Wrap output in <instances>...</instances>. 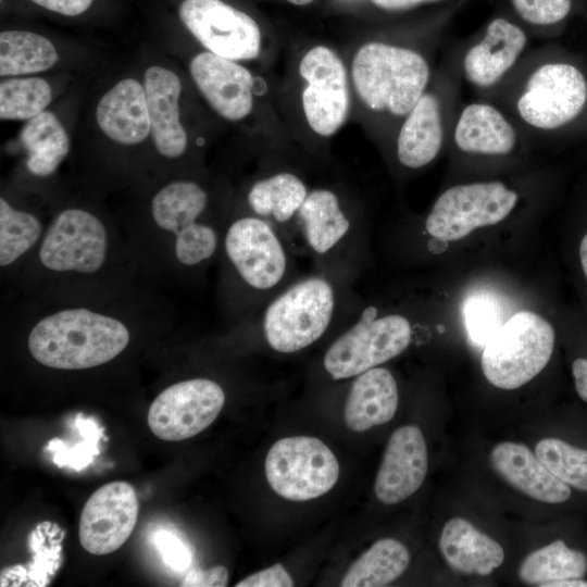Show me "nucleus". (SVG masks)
Listing matches in <instances>:
<instances>
[{"label":"nucleus","instance_id":"6e6552de","mask_svg":"<svg viewBox=\"0 0 587 587\" xmlns=\"http://www.w3.org/2000/svg\"><path fill=\"white\" fill-rule=\"evenodd\" d=\"M270 487L284 499L308 501L328 492L339 477V463L319 438L285 437L275 441L265 457Z\"/></svg>","mask_w":587,"mask_h":587},{"label":"nucleus","instance_id":"ea45409f","mask_svg":"<svg viewBox=\"0 0 587 587\" xmlns=\"http://www.w3.org/2000/svg\"><path fill=\"white\" fill-rule=\"evenodd\" d=\"M36 4L62 15L75 16L89 9L93 0H32Z\"/></svg>","mask_w":587,"mask_h":587},{"label":"nucleus","instance_id":"c756f323","mask_svg":"<svg viewBox=\"0 0 587 587\" xmlns=\"http://www.w3.org/2000/svg\"><path fill=\"white\" fill-rule=\"evenodd\" d=\"M58 59L53 43L41 35L26 30H3L0 34L1 76L43 72Z\"/></svg>","mask_w":587,"mask_h":587},{"label":"nucleus","instance_id":"6ab92c4d","mask_svg":"<svg viewBox=\"0 0 587 587\" xmlns=\"http://www.w3.org/2000/svg\"><path fill=\"white\" fill-rule=\"evenodd\" d=\"M143 87L155 149L165 158H179L186 151L187 135L179 118L182 83L178 76L153 65L145 73Z\"/></svg>","mask_w":587,"mask_h":587},{"label":"nucleus","instance_id":"37998d69","mask_svg":"<svg viewBox=\"0 0 587 587\" xmlns=\"http://www.w3.org/2000/svg\"><path fill=\"white\" fill-rule=\"evenodd\" d=\"M546 587H587V582L580 578H567L549 583Z\"/></svg>","mask_w":587,"mask_h":587},{"label":"nucleus","instance_id":"4468645a","mask_svg":"<svg viewBox=\"0 0 587 587\" xmlns=\"http://www.w3.org/2000/svg\"><path fill=\"white\" fill-rule=\"evenodd\" d=\"M299 72L307 83L302 108L308 125L320 136L334 135L349 110L347 73L341 59L330 48L316 46L301 59Z\"/></svg>","mask_w":587,"mask_h":587},{"label":"nucleus","instance_id":"4c0bfd02","mask_svg":"<svg viewBox=\"0 0 587 587\" xmlns=\"http://www.w3.org/2000/svg\"><path fill=\"white\" fill-rule=\"evenodd\" d=\"M236 587H291L294 580L282 564H274L267 569L255 572L242 580Z\"/></svg>","mask_w":587,"mask_h":587},{"label":"nucleus","instance_id":"c03bdc74","mask_svg":"<svg viewBox=\"0 0 587 587\" xmlns=\"http://www.w3.org/2000/svg\"><path fill=\"white\" fill-rule=\"evenodd\" d=\"M579 260L582 264V270L587 280V233L579 243Z\"/></svg>","mask_w":587,"mask_h":587},{"label":"nucleus","instance_id":"f704fd0d","mask_svg":"<svg viewBox=\"0 0 587 587\" xmlns=\"http://www.w3.org/2000/svg\"><path fill=\"white\" fill-rule=\"evenodd\" d=\"M463 315L470 340L480 347H485L502 325L498 302L487 296L467 299Z\"/></svg>","mask_w":587,"mask_h":587},{"label":"nucleus","instance_id":"79ce46f5","mask_svg":"<svg viewBox=\"0 0 587 587\" xmlns=\"http://www.w3.org/2000/svg\"><path fill=\"white\" fill-rule=\"evenodd\" d=\"M432 0H372V2L385 10H403Z\"/></svg>","mask_w":587,"mask_h":587},{"label":"nucleus","instance_id":"a878e982","mask_svg":"<svg viewBox=\"0 0 587 587\" xmlns=\"http://www.w3.org/2000/svg\"><path fill=\"white\" fill-rule=\"evenodd\" d=\"M454 141L465 152L504 155L515 148L516 133L497 108L475 102L462 110L454 128Z\"/></svg>","mask_w":587,"mask_h":587},{"label":"nucleus","instance_id":"a18cd8bd","mask_svg":"<svg viewBox=\"0 0 587 587\" xmlns=\"http://www.w3.org/2000/svg\"><path fill=\"white\" fill-rule=\"evenodd\" d=\"M287 1L296 5H307V4H310L313 0H287Z\"/></svg>","mask_w":587,"mask_h":587},{"label":"nucleus","instance_id":"c85d7f7f","mask_svg":"<svg viewBox=\"0 0 587 587\" xmlns=\"http://www.w3.org/2000/svg\"><path fill=\"white\" fill-rule=\"evenodd\" d=\"M410 552L397 539L382 538L362 553L345 573L342 587H382L396 580L408 567Z\"/></svg>","mask_w":587,"mask_h":587},{"label":"nucleus","instance_id":"ddd939ff","mask_svg":"<svg viewBox=\"0 0 587 587\" xmlns=\"http://www.w3.org/2000/svg\"><path fill=\"white\" fill-rule=\"evenodd\" d=\"M178 14L208 51L233 61L259 57L261 32L257 22L245 12L222 0H184Z\"/></svg>","mask_w":587,"mask_h":587},{"label":"nucleus","instance_id":"412c9836","mask_svg":"<svg viewBox=\"0 0 587 587\" xmlns=\"http://www.w3.org/2000/svg\"><path fill=\"white\" fill-rule=\"evenodd\" d=\"M526 42V35L517 25L501 17L492 20L484 38L464 55L466 80L480 88L495 85L514 65Z\"/></svg>","mask_w":587,"mask_h":587},{"label":"nucleus","instance_id":"4be33fe9","mask_svg":"<svg viewBox=\"0 0 587 587\" xmlns=\"http://www.w3.org/2000/svg\"><path fill=\"white\" fill-rule=\"evenodd\" d=\"M100 129L113 141L132 146L150 134V117L145 87L136 79L126 78L108 90L96 110Z\"/></svg>","mask_w":587,"mask_h":587},{"label":"nucleus","instance_id":"cd10ccee","mask_svg":"<svg viewBox=\"0 0 587 587\" xmlns=\"http://www.w3.org/2000/svg\"><path fill=\"white\" fill-rule=\"evenodd\" d=\"M20 140L27 151L28 171L41 177L54 173L70 150L67 133L50 111L27 120L20 133Z\"/></svg>","mask_w":587,"mask_h":587},{"label":"nucleus","instance_id":"9b49d317","mask_svg":"<svg viewBox=\"0 0 587 587\" xmlns=\"http://www.w3.org/2000/svg\"><path fill=\"white\" fill-rule=\"evenodd\" d=\"M587 102V82L572 64L552 62L537 67L516 101L528 125L552 130L573 121Z\"/></svg>","mask_w":587,"mask_h":587},{"label":"nucleus","instance_id":"0eeeda50","mask_svg":"<svg viewBox=\"0 0 587 587\" xmlns=\"http://www.w3.org/2000/svg\"><path fill=\"white\" fill-rule=\"evenodd\" d=\"M207 207V191L192 180L172 182L152 198L153 221L159 228L172 234L174 254L183 266H199L211 260L220 248L218 230L201 220Z\"/></svg>","mask_w":587,"mask_h":587},{"label":"nucleus","instance_id":"a19ab883","mask_svg":"<svg viewBox=\"0 0 587 587\" xmlns=\"http://www.w3.org/2000/svg\"><path fill=\"white\" fill-rule=\"evenodd\" d=\"M572 373L578 396L587 402V359H576L572 364Z\"/></svg>","mask_w":587,"mask_h":587},{"label":"nucleus","instance_id":"39448f33","mask_svg":"<svg viewBox=\"0 0 587 587\" xmlns=\"http://www.w3.org/2000/svg\"><path fill=\"white\" fill-rule=\"evenodd\" d=\"M554 340V329L547 320L534 312H519L485 345L480 360L483 373L500 389H516L545 369Z\"/></svg>","mask_w":587,"mask_h":587},{"label":"nucleus","instance_id":"7c9ffc66","mask_svg":"<svg viewBox=\"0 0 587 587\" xmlns=\"http://www.w3.org/2000/svg\"><path fill=\"white\" fill-rule=\"evenodd\" d=\"M587 572V558L558 539L528 554L519 569L520 579L527 585L542 586L567 578H582Z\"/></svg>","mask_w":587,"mask_h":587},{"label":"nucleus","instance_id":"bb28decb","mask_svg":"<svg viewBox=\"0 0 587 587\" xmlns=\"http://www.w3.org/2000/svg\"><path fill=\"white\" fill-rule=\"evenodd\" d=\"M309 189L301 177L291 172H277L255 182L247 202L253 214L266 220L283 235L305 200Z\"/></svg>","mask_w":587,"mask_h":587},{"label":"nucleus","instance_id":"5701e85b","mask_svg":"<svg viewBox=\"0 0 587 587\" xmlns=\"http://www.w3.org/2000/svg\"><path fill=\"white\" fill-rule=\"evenodd\" d=\"M398 402V386L390 371L382 366L370 369L354 376L344 405L345 423L353 432H366L388 423Z\"/></svg>","mask_w":587,"mask_h":587},{"label":"nucleus","instance_id":"aec40b11","mask_svg":"<svg viewBox=\"0 0 587 587\" xmlns=\"http://www.w3.org/2000/svg\"><path fill=\"white\" fill-rule=\"evenodd\" d=\"M490 462L505 482L537 501L561 503L571 496L569 485L523 444L505 441L497 445L490 453Z\"/></svg>","mask_w":587,"mask_h":587},{"label":"nucleus","instance_id":"f8f14e48","mask_svg":"<svg viewBox=\"0 0 587 587\" xmlns=\"http://www.w3.org/2000/svg\"><path fill=\"white\" fill-rule=\"evenodd\" d=\"M225 392L214 380L192 378L161 391L148 411V426L160 439L179 441L198 435L217 417Z\"/></svg>","mask_w":587,"mask_h":587},{"label":"nucleus","instance_id":"2eb2a0df","mask_svg":"<svg viewBox=\"0 0 587 587\" xmlns=\"http://www.w3.org/2000/svg\"><path fill=\"white\" fill-rule=\"evenodd\" d=\"M138 511L132 485L117 480L101 486L82 510L78 529L82 547L95 555L117 550L133 533Z\"/></svg>","mask_w":587,"mask_h":587},{"label":"nucleus","instance_id":"473e14b6","mask_svg":"<svg viewBox=\"0 0 587 587\" xmlns=\"http://www.w3.org/2000/svg\"><path fill=\"white\" fill-rule=\"evenodd\" d=\"M52 90L41 77L9 78L0 83L1 120H29L49 105Z\"/></svg>","mask_w":587,"mask_h":587},{"label":"nucleus","instance_id":"c9c22d12","mask_svg":"<svg viewBox=\"0 0 587 587\" xmlns=\"http://www.w3.org/2000/svg\"><path fill=\"white\" fill-rule=\"evenodd\" d=\"M517 14L534 25H551L571 11L572 0H511Z\"/></svg>","mask_w":587,"mask_h":587},{"label":"nucleus","instance_id":"7ed1b4c3","mask_svg":"<svg viewBox=\"0 0 587 587\" xmlns=\"http://www.w3.org/2000/svg\"><path fill=\"white\" fill-rule=\"evenodd\" d=\"M351 75L359 98L369 109L403 116L424 95L430 72L419 52L372 41L355 52Z\"/></svg>","mask_w":587,"mask_h":587},{"label":"nucleus","instance_id":"58836bf2","mask_svg":"<svg viewBox=\"0 0 587 587\" xmlns=\"http://www.w3.org/2000/svg\"><path fill=\"white\" fill-rule=\"evenodd\" d=\"M227 583V569L223 565H216L207 570H195L189 572L180 585L188 587H224Z\"/></svg>","mask_w":587,"mask_h":587},{"label":"nucleus","instance_id":"1a4fd4ad","mask_svg":"<svg viewBox=\"0 0 587 587\" xmlns=\"http://www.w3.org/2000/svg\"><path fill=\"white\" fill-rule=\"evenodd\" d=\"M517 193L501 182L457 185L435 201L425 221L433 238L454 241L473 229L495 225L507 217L517 201Z\"/></svg>","mask_w":587,"mask_h":587},{"label":"nucleus","instance_id":"9d476101","mask_svg":"<svg viewBox=\"0 0 587 587\" xmlns=\"http://www.w3.org/2000/svg\"><path fill=\"white\" fill-rule=\"evenodd\" d=\"M108 253L109 234L102 221L87 210L70 208L51 221L38 257L51 272L92 274L104 265Z\"/></svg>","mask_w":587,"mask_h":587},{"label":"nucleus","instance_id":"dca6fc26","mask_svg":"<svg viewBox=\"0 0 587 587\" xmlns=\"http://www.w3.org/2000/svg\"><path fill=\"white\" fill-rule=\"evenodd\" d=\"M289 240L299 243L322 264L333 263L337 255L355 241V223L339 196L329 188H314L300 207Z\"/></svg>","mask_w":587,"mask_h":587},{"label":"nucleus","instance_id":"423d86ee","mask_svg":"<svg viewBox=\"0 0 587 587\" xmlns=\"http://www.w3.org/2000/svg\"><path fill=\"white\" fill-rule=\"evenodd\" d=\"M353 323L327 348L323 366L333 380L352 378L401 354L412 340L408 317L379 314L376 305L362 309Z\"/></svg>","mask_w":587,"mask_h":587},{"label":"nucleus","instance_id":"e433bc0d","mask_svg":"<svg viewBox=\"0 0 587 587\" xmlns=\"http://www.w3.org/2000/svg\"><path fill=\"white\" fill-rule=\"evenodd\" d=\"M154 544L163 561L173 570L183 571L189 565V551L174 534L167 530H159L154 535Z\"/></svg>","mask_w":587,"mask_h":587},{"label":"nucleus","instance_id":"72a5a7b5","mask_svg":"<svg viewBox=\"0 0 587 587\" xmlns=\"http://www.w3.org/2000/svg\"><path fill=\"white\" fill-rule=\"evenodd\" d=\"M540 461L562 482L587 491V450L558 438H545L535 447Z\"/></svg>","mask_w":587,"mask_h":587},{"label":"nucleus","instance_id":"2f4dec72","mask_svg":"<svg viewBox=\"0 0 587 587\" xmlns=\"http://www.w3.org/2000/svg\"><path fill=\"white\" fill-rule=\"evenodd\" d=\"M42 235L39 218L26 211L13 208L0 199V266L13 264L29 251Z\"/></svg>","mask_w":587,"mask_h":587},{"label":"nucleus","instance_id":"20e7f679","mask_svg":"<svg viewBox=\"0 0 587 587\" xmlns=\"http://www.w3.org/2000/svg\"><path fill=\"white\" fill-rule=\"evenodd\" d=\"M222 248L241 285L264 304L295 279L290 246L274 225L255 214L234 220L224 232Z\"/></svg>","mask_w":587,"mask_h":587},{"label":"nucleus","instance_id":"f257e3e1","mask_svg":"<svg viewBox=\"0 0 587 587\" xmlns=\"http://www.w3.org/2000/svg\"><path fill=\"white\" fill-rule=\"evenodd\" d=\"M345 314V276L322 270L295 278L263 307L258 320L266 345L289 354L320 340Z\"/></svg>","mask_w":587,"mask_h":587},{"label":"nucleus","instance_id":"f3484780","mask_svg":"<svg viewBox=\"0 0 587 587\" xmlns=\"http://www.w3.org/2000/svg\"><path fill=\"white\" fill-rule=\"evenodd\" d=\"M189 71L201 95L218 115L237 122L251 113L254 83L245 66L205 51L192 58Z\"/></svg>","mask_w":587,"mask_h":587},{"label":"nucleus","instance_id":"f03ea898","mask_svg":"<svg viewBox=\"0 0 587 587\" xmlns=\"http://www.w3.org/2000/svg\"><path fill=\"white\" fill-rule=\"evenodd\" d=\"M128 327L118 319L86 308L55 311L30 329L27 346L40 364L59 370L102 365L128 346Z\"/></svg>","mask_w":587,"mask_h":587},{"label":"nucleus","instance_id":"393cba45","mask_svg":"<svg viewBox=\"0 0 587 587\" xmlns=\"http://www.w3.org/2000/svg\"><path fill=\"white\" fill-rule=\"evenodd\" d=\"M444 139L438 99L426 93L405 115L397 138V157L409 168H421L439 153Z\"/></svg>","mask_w":587,"mask_h":587},{"label":"nucleus","instance_id":"a211bd4d","mask_svg":"<svg viewBox=\"0 0 587 587\" xmlns=\"http://www.w3.org/2000/svg\"><path fill=\"white\" fill-rule=\"evenodd\" d=\"M428 469L427 447L415 425L397 428L388 439L374 484L377 499L385 504L399 503L424 483Z\"/></svg>","mask_w":587,"mask_h":587},{"label":"nucleus","instance_id":"b1692460","mask_svg":"<svg viewBox=\"0 0 587 587\" xmlns=\"http://www.w3.org/2000/svg\"><path fill=\"white\" fill-rule=\"evenodd\" d=\"M439 550L449 567L464 575H489L504 561L500 544L462 517L445 524Z\"/></svg>","mask_w":587,"mask_h":587}]
</instances>
